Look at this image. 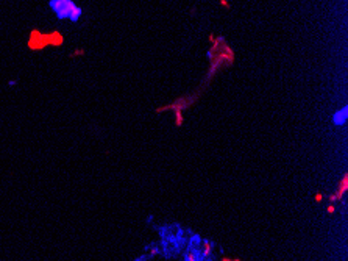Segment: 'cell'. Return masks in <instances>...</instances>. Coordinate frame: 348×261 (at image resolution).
Here are the masks:
<instances>
[{
    "mask_svg": "<svg viewBox=\"0 0 348 261\" xmlns=\"http://www.w3.org/2000/svg\"><path fill=\"white\" fill-rule=\"evenodd\" d=\"M50 7H52V10L56 13V16L59 17V19H69V16H70V13H72V10L77 7L72 0H52L50 2Z\"/></svg>",
    "mask_w": 348,
    "mask_h": 261,
    "instance_id": "cell-1",
    "label": "cell"
},
{
    "mask_svg": "<svg viewBox=\"0 0 348 261\" xmlns=\"http://www.w3.org/2000/svg\"><path fill=\"white\" fill-rule=\"evenodd\" d=\"M45 46H49V39H47V35L45 33H41L38 30H33L31 35H30V39H28V47L31 50H41L44 49Z\"/></svg>",
    "mask_w": 348,
    "mask_h": 261,
    "instance_id": "cell-2",
    "label": "cell"
},
{
    "mask_svg": "<svg viewBox=\"0 0 348 261\" xmlns=\"http://www.w3.org/2000/svg\"><path fill=\"white\" fill-rule=\"evenodd\" d=\"M201 242L203 244H200V245H203V250L200 249V252H201V255H203L205 259H209L212 256V252H214V244L211 241H208V239H203Z\"/></svg>",
    "mask_w": 348,
    "mask_h": 261,
    "instance_id": "cell-3",
    "label": "cell"
},
{
    "mask_svg": "<svg viewBox=\"0 0 348 261\" xmlns=\"http://www.w3.org/2000/svg\"><path fill=\"white\" fill-rule=\"evenodd\" d=\"M346 114H348V108L343 106L340 111H337V113L332 116V122H334L336 125H343V123L346 122Z\"/></svg>",
    "mask_w": 348,
    "mask_h": 261,
    "instance_id": "cell-4",
    "label": "cell"
},
{
    "mask_svg": "<svg viewBox=\"0 0 348 261\" xmlns=\"http://www.w3.org/2000/svg\"><path fill=\"white\" fill-rule=\"evenodd\" d=\"M47 39H49V46H61L63 44V41H64V38H63V35L59 33V31H52V33H49L47 35Z\"/></svg>",
    "mask_w": 348,
    "mask_h": 261,
    "instance_id": "cell-5",
    "label": "cell"
},
{
    "mask_svg": "<svg viewBox=\"0 0 348 261\" xmlns=\"http://www.w3.org/2000/svg\"><path fill=\"white\" fill-rule=\"evenodd\" d=\"M348 189V175H343V178H342V181H340V188L336 191V200H342L343 199V194H345V191Z\"/></svg>",
    "mask_w": 348,
    "mask_h": 261,
    "instance_id": "cell-6",
    "label": "cell"
},
{
    "mask_svg": "<svg viewBox=\"0 0 348 261\" xmlns=\"http://www.w3.org/2000/svg\"><path fill=\"white\" fill-rule=\"evenodd\" d=\"M184 261H198V258H197V250H187L186 252V255H184Z\"/></svg>",
    "mask_w": 348,
    "mask_h": 261,
    "instance_id": "cell-7",
    "label": "cell"
},
{
    "mask_svg": "<svg viewBox=\"0 0 348 261\" xmlns=\"http://www.w3.org/2000/svg\"><path fill=\"white\" fill-rule=\"evenodd\" d=\"M326 211H328V214H332V213L336 211V206H334V205H329V206L326 208Z\"/></svg>",
    "mask_w": 348,
    "mask_h": 261,
    "instance_id": "cell-8",
    "label": "cell"
},
{
    "mask_svg": "<svg viewBox=\"0 0 348 261\" xmlns=\"http://www.w3.org/2000/svg\"><path fill=\"white\" fill-rule=\"evenodd\" d=\"M322 199H323L322 194H317V196H315V202H322Z\"/></svg>",
    "mask_w": 348,
    "mask_h": 261,
    "instance_id": "cell-9",
    "label": "cell"
},
{
    "mask_svg": "<svg viewBox=\"0 0 348 261\" xmlns=\"http://www.w3.org/2000/svg\"><path fill=\"white\" fill-rule=\"evenodd\" d=\"M147 258H148V255H144L142 258H138L136 261H147Z\"/></svg>",
    "mask_w": 348,
    "mask_h": 261,
    "instance_id": "cell-10",
    "label": "cell"
},
{
    "mask_svg": "<svg viewBox=\"0 0 348 261\" xmlns=\"http://www.w3.org/2000/svg\"><path fill=\"white\" fill-rule=\"evenodd\" d=\"M222 261H241V259H237V258H234V259H231V258H223Z\"/></svg>",
    "mask_w": 348,
    "mask_h": 261,
    "instance_id": "cell-11",
    "label": "cell"
},
{
    "mask_svg": "<svg viewBox=\"0 0 348 261\" xmlns=\"http://www.w3.org/2000/svg\"><path fill=\"white\" fill-rule=\"evenodd\" d=\"M329 202H336V196H334V194L329 196Z\"/></svg>",
    "mask_w": 348,
    "mask_h": 261,
    "instance_id": "cell-12",
    "label": "cell"
}]
</instances>
